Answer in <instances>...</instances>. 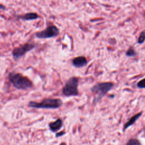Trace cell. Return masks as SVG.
<instances>
[{"label": "cell", "instance_id": "obj_1", "mask_svg": "<svg viewBox=\"0 0 145 145\" xmlns=\"http://www.w3.org/2000/svg\"><path fill=\"white\" fill-rule=\"evenodd\" d=\"M8 79L13 86L18 89L25 90L33 87V83L30 79L19 72H10Z\"/></svg>", "mask_w": 145, "mask_h": 145}, {"label": "cell", "instance_id": "obj_2", "mask_svg": "<svg viewBox=\"0 0 145 145\" xmlns=\"http://www.w3.org/2000/svg\"><path fill=\"white\" fill-rule=\"evenodd\" d=\"M62 101L56 98H45L41 102L31 101L28 104V106L33 108L42 109H57L62 106Z\"/></svg>", "mask_w": 145, "mask_h": 145}, {"label": "cell", "instance_id": "obj_3", "mask_svg": "<svg viewBox=\"0 0 145 145\" xmlns=\"http://www.w3.org/2000/svg\"><path fill=\"white\" fill-rule=\"evenodd\" d=\"M79 78L76 76L70 78L65 83L62 89V94L66 97L77 96L79 95L78 91Z\"/></svg>", "mask_w": 145, "mask_h": 145}, {"label": "cell", "instance_id": "obj_4", "mask_svg": "<svg viewBox=\"0 0 145 145\" xmlns=\"http://www.w3.org/2000/svg\"><path fill=\"white\" fill-rule=\"evenodd\" d=\"M113 86V84L110 82L99 83L93 86L91 88V91L95 95L94 101L97 102L104 97Z\"/></svg>", "mask_w": 145, "mask_h": 145}, {"label": "cell", "instance_id": "obj_5", "mask_svg": "<svg viewBox=\"0 0 145 145\" xmlns=\"http://www.w3.org/2000/svg\"><path fill=\"white\" fill-rule=\"evenodd\" d=\"M36 47L35 44L27 42L24 44L20 45L18 47H15L12 52V56L15 61H18L24 56L27 52L31 51Z\"/></svg>", "mask_w": 145, "mask_h": 145}, {"label": "cell", "instance_id": "obj_6", "mask_svg": "<svg viewBox=\"0 0 145 145\" xmlns=\"http://www.w3.org/2000/svg\"><path fill=\"white\" fill-rule=\"evenodd\" d=\"M59 30L54 25H48L45 29L35 33V36L38 39H49L57 36Z\"/></svg>", "mask_w": 145, "mask_h": 145}, {"label": "cell", "instance_id": "obj_7", "mask_svg": "<svg viewBox=\"0 0 145 145\" xmlns=\"http://www.w3.org/2000/svg\"><path fill=\"white\" fill-rule=\"evenodd\" d=\"M72 63L74 67L76 68H81L87 65V60L84 56H78L72 59Z\"/></svg>", "mask_w": 145, "mask_h": 145}, {"label": "cell", "instance_id": "obj_8", "mask_svg": "<svg viewBox=\"0 0 145 145\" xmlns=\"http://www.w3.org/2000/svg\"><path fill=\"white\" fill-rule=\"evenodd\" d=\"M19 19L24 20V21H29V20H36L39 18V16L36 12H27L23 15H20L18 16Z\"/></svg>", "mask_w": 145, "mask_h": 145}, {"label": "cell", "instance_id": "obj_9", "mask_svg": "<svg viewBox=\"0 0 145 145\" xmlns=\"http://www.w3.org/2000/svg\"><path fill=\"white\" fill-rule=\"evenodd\" d=\"M63 125V122L62 120L61 119H57L55 121L53 122H51L50 123H49V126L50 129L52 131H57V130H58L59 129H60L61 128V127Z\"/></svg>", "mask_w": 145, "mask_h": 145}, {"label": "cell", "instance_id": "obj_10", "mask_svg": "<svg viewBox=\"0 0 145 145\" xmlns=\"http://www.w3.org/2000/svg\"><path fill=\"white\" fill-rule=\"evenodd\" d=\"M141 115H142V112L139 113L135 114V116H134L133 117H132L129 120V121L125 124L124 129H126L127 127H128L129 126H130V125H133V124L135 122V121Z\"/></svg>", "mask_w": 145, "mask_h": 145}, {"label": "cell", "instance_id": "obj_11", "mask_svg": "<svg viewBox=\"0 0 145 145\" xmlns=\"http://www.w3.org/2000/svg\"><path fill=\"white\" fill-rule=\"evenodd\" d=\"M144 41H145V31H143L140 33L139 35V37L138 40V44H142L144 42Z\"/></svg>", "mask_w": 145, "mask_h": 145}, {"label": "cell", "instance_id": "obj_12", "mask_svg": "<svg viewBox=\"0 0 145 145\" xmlns=\"http://www.w3.org/2000/svg\"><path fill=\"white\" fill-rule=\"evenodd\" d=\"M126 145H140V143L136 139H131L129 140Z\"/></svg>", "mask_w": 145, "mask_h": 145}, {"label": "cell", "instance_id": "obj_13", "mask_svg": "<svg viewBox=\"0 0 145 145\" xmlns=\"http://www.w3.org/2000/svg\"><path fill=\"white\" fill-rule=\"evenodd\" d=\"M136 54V53L134 51V50L132 48L131 49H129L126 53V55L127 56H129V57H131V56H134Z\"/></svg>", "mask_w": 145, "mask_h": 145}, {"label": "cell", "instance_id": "obj_14", "mask_svg": "<svg viewBox=\"0 0 145 145\" xmlns=\"http://www.w3.org/2000/svg\"><path fill=\"white\" fill-rule=\"evenodd\" d=\"M137 86L139 88H145V78L140 80L138 83Z\"/></svg>", "mask_w": 145, "mask_h": 145}, {"label": "cell", "instance_id": "obj_15", "mask_svg": "<svg viewBox=\"0 0 145 145\" xmlns=\"http://www.w3.org/2000/svg\"><path fill=\"white\" fill-rule=\"evenodd\" d=\"M0 9L4 10L6 9V7H5L4 5H2V4L0 3Z\"/></svg>", "mask_w": 145, "mask_h": 145}, {"label": "cell", "instance_id": "obj_16", "mask_svg": "<svg viewBox=\"0 0 145 145\" xmlns=\"http://www.w3.org/2000/svg\"><path fill=\"white\" fill-rule=\"evenodd\" d=\"M64 133H65L64 132H60V133H58V134H57V135H56V136H57V137H59V136H60V135H63Z\"/></svg>", "mask_w": 145, "mask_h": 145}, {"label": "cell", "instance_id": "obj_17", "mask_svg": "<svg viewBox=\"0 0 145 145\" xmlns=\"http://www.w3.org/2000/svg\"><path fill=\"white\" fill-rule=\"evenodd\" d=\"M60 145H66V144H65V143H61Z\"/></svg>", "mask_w": 145, "mask_h": 145}]
</instances>
